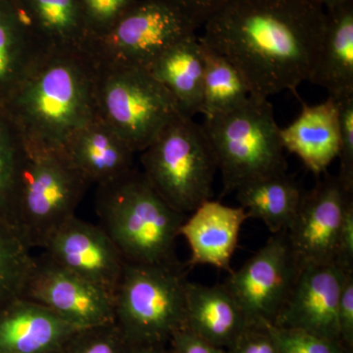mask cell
<instances>
[{"mask_svg":"<svg viewBox=\"0 0 353 353\" xmlns=\"http://www.w3.org/2000/svg\"><path fill=\"white\" fill-rule=\"evenodd\" d=\"M326 23L309 0H230L199 38L238 69L250 94L269 99L310 81Z\"/></svg>","mask_w":353,"mask_h":353,"instance_id":"obj_1","label":"cell"},{"mask_svg":"<svg viewBox=\"0 0 353 353\" xmlns=\"http://www.w3.org/2000/svg\"><path fill=\"white\" fill-rule=\"evenodd\" d=\"M97 72L87 55L50 53L26 77L2 111L27 141L63 148L97 114Z\"/></svg>","mask_w":353,"mask_h":353,"instance_id":"obj_2","label":"cell"},{"mask_svg":"<svg viewBox=\"0 0 353 353\" xmlns=\"http://www.w3.org/2000/svg\"><path fill=\"white\" fill-rule=\"evenodd\" d=\"M95 208L102 229L132 264L176 262L175 245L188 215L172 208L141 172L99 185Z\"/></svg>","mask_w":353,"mask_h":353,"instance_id":"obj_3","label":"cell"},{"mask_svg":"<svg viewBox=\"0 0 353 353\" xmlns=\"http://www.w3.org/2000/svg\"><path fill=\"white\" fill-rule=\"evenodd\" d=\"M201 125L214 152L225 192L287 173L281 128L268 99L250 95L240 108L204 118Z\"/></svg>","mask_w":353,"mask_h":353,"instance_id":"obj_4","label":"cell"},{"mask_svg":"<svg viewBox=\"0 0 353 353\" xmlns=\"http://www.w3.org/2000/svg\"><path fill=\"white\" fill-rule=\"evenodd\" d=\"M187 279L179 262H125L115 292V324L132 345L163 347L187 327Z\"/></svg>","mask_w":353,"mask_h":353,"instance_id":"obj_5","label":"cell"},{"mask_svg":"<svg viewBox=\"0 0 353 353\" xmlns=\"http://www.w3.org/2000/svg\"><path fill=\"white\" fill-rule=\"evenodd\" d=\"M24 159L16 208V230L30 248H43L73 218L90 183L63 148L23 139Z\"/></svg>","mask_w":353,"mask_h":353,"instance_id":"obj_6","label":"cell"},{"mask_svg":"<svg viewBox=\"0 0 353 353\" xmlns=\"http://www.w3.org/2000/svg\"><path fill=\"white\" fill-rule=\"evenodd\" d=\"M148 182L172 208L188 215L212 197L217 161L203 127L179 114L141 152Z\"/></svg>","mask_w":353,"mask_h":353,"instance_id":"obj_7","label":"cell"},{"mask_svg":"<svg viewBox=\"0 0 353 353\" xmlns=\"http://www.w3.org/2000/svg\"><path fill=\"white\" fill-rule=\"evenodd\" d=\"M97 69V68H95ZM97 114L141 152L179 114L170 92L145 69H97Z\"/></svg>","mask_w":353,"mask_h":353,"instance_id":"obj_8","label":"cell"},{"mask_svg":"<svg viewBox=\"0 0 353 353\" xmlns=\"http://www.w3.org/2000/svg\"><path fill=\"white\" fill-rule=\"evenodd\" d=\"M197 28L162 0H137L103 34L95 37L88 58L97 69H150L162 53Z\"/></svg>","mask_w":353,"mask_h":353,"instance_id":"obj_9","label":"cell"},{"mask_svg":"<svg viewBox=\"0 0 353 353\" xmlns=\"http://www.w3.org/2000/svg\"><path fill=\"white\" fill-rule=\"evenodd\" d=\"M301 265L285 231L273 234L225 285L250 324H273L289 296Z\"/></svg>","mask_w":353,"mask_h":353,"instance_id":"obj_10","label":"cell"},{"mask_svg":"<svg viewBox=\"0 0 353 353\" xmlns=\"http://www.w3.org/2000/svg\"><path fill=\"white\" fill-rule=\"evenodd\" d=\"M22 299L41 304L79 330L115 323L112 292L66 270L44 253L36 259Z\"/></svg>","mask_w":353,"mask_h":353,"instance_id":"obj_11","label":"cell"},{"mask_svg":"<svg viewBox=\"0 0 353 353\" xmlns=\"http://www.w3.org/2000/svg\"><path fill=\"white\" fill-rule=\"evenodd\" d=\"M350 201L352 192L336 176L327 175L310 192H303L296 217L285 230L301 266L336 261L339 234Z\"/></svg>","mask_w":353,"mask_h":353,"instance_id":"obj_12","label":"cell"},{"mask_svg":"<svg viewBox=\"0 0 353 353\" xmlns=\"http://www.w3.org/2000/svg\"><path fill=\"white\" fill-rule=\"evenodd\" d=\"M334 263L301 266L287 301L274 321V326L341 341L338 307L345 276Z\"/></svg>","mask_w":353,"mask_h":353,"instance_id":"obj_13","label":"cell"},{"mask_svg":"<svg viewBox=\"0 0 353 353\" xmlns=\"http://www.w3.org/2000/svg\"><path fill=\"white\" fill-rule=\"evenodd\" d=\"M44 254L79 277L115 292L125 260L99 225L74 216L51 236Z\"/></svg>","mask_w":353,"mask_h":353,"instance_id":"obj_14","label":"cell"},{"mask_svg":"<svg viewBox=\"0 0 353 353\" xmlns=\"http://www.w3.org/2000/svg\"><path fill=\"white\" fill-rule=\"evenodd\" d=\"M248 219L245 208L204 201L188 216L180 228L190 248V266L211 265L231 273L241 226Z\"/></svg>","mask_w":353,"mask_h":353,"instance_id":"obj_15","label":"cell"},{"mask_svg":"<svg viewBox=\"0 0 353 353\" xmlns=\"http://www.w3.org/2000/svg\"><path fill=\"white\" fill-rule=\"evenodd\" d=\"M63 150L77 171L97 187L134 169V152L99 114L74 132Z\"/></svg>","mask_w":353,"mask_h":353,"instance_id":"obj_16","label":"cell"},{"mask_svg":"<svg viewBox=\"0 0 353 353\" xmlns=\"http://www.w3.org/2000/svg\"><path fill=\"white\" fill-rule=\"evenodd\" d=\"M78 330L41 304L16 299L0 309V353H57Z\"/></svg>","mask_w":353,"mask_h":353,"instance_id":"obj_17","label":"cell"},{"mask_svg":"<svg viewBox=\"0 0 353 353\" xmlns=\"http://www.w3.org/2000/svg\"><path fill=\"white\" fill-rule=\"evenodd\" d=\"M301 113L289 126L281 128L285 150L296 155L315 176L326 173L338 158L340 146L339 102L328 97L316 105L303 103Z\"/></svg>","mask_w":353,"mask_h":353,"instance_id":"obj_18","label":"cell"},{"mask_svg":"<svg viewBox=\"0 0 353 353\" xmlns=\"http://www.w3.org/2000/svg\"><path fill=\"white\" fill-rule=\"evenodd\" d=\"M32 34L48 53L87 55L94 41L80 0H16Z\"/></svg>","mask_w":353,"mask_h":353,"instance_id":"obj_19","label":"cell"},{"mask_svg":"<svg viewBox=\"0 0 353 353\" xmlns=\"http://www.w3.org/2000/svg\"><path fill=\"white\" fill-rule=\"evenodd\" d=\"M187 328L211 345L228 350L250 324L226 285L187 283Z\"/></svg>","mask_w":353,"mask_h":353,"instance_id":"obj_20","label":"cell"},{"mask_svg":"<svg viewBox=\"0 0 353 353\" xmlns=\"http://www.w3.org/2000/svg\"><path fill=\"white\" fill-rule=\"evenodd\" d=\"M48 54L16 0H0V110Z\"/></svg>","mask_w":353,"mask_h":353,"instance_id":"obj_21","label":"cell"},{"mask_svg":"<svg viewBox=\"0 0 353 353\" xmlns=\"http://www.w3.org/2000/svg\"><path fill=\"white\" fill-rule=\"evenodd\" d=\"M309 83L336 101L353 95V2L327 12L326 29Z\"/></svg>","mask_w":353,"mask_h":353,"instance_id":"obj_22","label":"cell"},{"mask_svg":"<svg viewBox=\"0 0 353 353\" xmlns=\"http://www.w3.org/2000/svg\"><path fill=\"white\" fill-rule=\"evenodd\" d=\"M148 71L170 92L183 115L201 113L204 63L196 34L169 48Z\"/></svg>","mask_w":353,"mask_h":353,"instance_id":"obj_23","label":"cell"},{"mask_svg":"<svg viewBox=\"0 0 353 353\" xmlns=\"http://www.w3.org/2000/svg\"><path fill=\"white\" fill-rule=\"evenodd\" d=\"M236 194L248 218L261 220L272 234L288 230L303 196L299 185L287 173L246 183Z\"/></svg>","mask_w":353,"mask_h":353,"instance_id":"obj_24","label":"cell"},{"mask_svg":"<svg viewBox=\"0 0 353 353\" xmlns=\"http://www.w3.org/2000/svg\"><path fill=\"white\" fill-rule=\"evenodd\" d=\"M199 41L204 63L201 114L210 118L240 108L252 95L245 79L226 57L206 46L201 38Z\"/></svg>","mask_w":353,"mask_h":353,"instance_id":"obj_25","label":"cell"},{"mask_svg":"<svg viewBox=\"0 0 353 353\" xmlns=\"http://www.w3.org/2000/svg\"><path fill=\"white\" fill-rule=\"evenodd\" d=\"M23 159L22 137L6 114L0 110V220L15 230Z\"/></svg>","mask_w":353,"mask_h":353,"instance_id":"obj_26","label":"cell"},{"mask_svg":"<svg viewBox=\"0 0 353 353\" xmlns=\"http://www.w3.org/2000/svg\"><path fill=\"white\" fill-rule=\"evenodd\" d=\"M19 233L0 220V309L22 299L36 259Z\"/></svg>","mask_w":353,"mask_h":353,"instance_id":"obj_27","label":"cell"},{"mask_svg":"<svg viewBox=\"0 0 353 353\" xmlns=\"http://www.w3.org/2000/svg\"><path fill=\"white\" fill-rule=\"evenodd\" d=\"M132 345L115 323L76 331L57 353H131Z\"/></svg>","mask_w":353,"mask_h":353,"instance_id":"obj_28","label":"cell"},{"mask_svg":"<svg viewBox=\"0 0 353 353\" xmlns=\"http://www.w3.org/2000/svg\"><path fill=\"white\" fill-rule=\"evenodd\" d=\"M266 325L279 353H352L341 341L330 340L306 332Z\"/></svg>","mask_w":353,"mask_h":353,"instance_id":"obj_29","label":"cell"},{"mask_svg":"<svg viewBox=\"0 0 353 353\" xmlns=\"http://www.w3.org/2000/svg\"><path fill=\"white\" fill-rule=\"evenodd\" d=\"M340 146L338 158L340 172L338 176L343 187L353 192V95L340 99Z\"/></svg>","mask_w":353,"mask_h":353,"instance_id":"obj_30","label":"cell"},{"mask_svg":"<svg viewBox=\"0 0 353 353\" xmlns=\"http://www.w3.org/2000/svg\"><path fill=\"white\" fill-rule=\"evenodd\" d=\"M94 39L108 31L137 0H80Z\"/></svg>","mask_w":353,"mask_h":353,"instance_id":"obj_31","label":"cell"},{"mask_svg":"<svg viewBox=\"0 0 353 353\" xmlns=\"http://www.w3.org/2000/svg\"><path fill=\"white\" fill-rule=\"evenodd\" d=\"M228 353H279L277 345L265 324H252L227 350Z\"/></svg>","mask_w":353,"mask_h":353,"instance_id":"obj_32","label":"cell"},{"mask_svg":"<svg viewBox=\"0 0 353 353\" xmlns=\"http://www.w3.org/2000/svg\"><path fill=\"white\" fill-rule=\"evenodd\" d=\"M338 326L341 343L352 352L353 347V272L343 282L338 307Z\"/></svg>","mask_w":353,"mask_h":353,"instance_id":"obj_33","label":"cell"},{"mask_svg":"<svg viewBox=\"0 0 353 353\" xmlns=\"http://www.w3.org/2000/svg\"><path fill=\"white\" fill-rule=\"evenodd\" d=\"M179 9L197 29L230 0H162Z\"/></svg>","mask_w":353,"mask_h":353,"instance_id":"obj_34","label":"cell"},{"mask_svg":"<svg viewBox=\"0 0 353 353\" xmlns=\"http://www.w3.org/2000/svg\"><path fill=\"white\" fill-rule=\"evenodd\" d=\"M334 262L343 271L353 272V201H350L345 208Z\"/></svg>","mask_w":353,"mask_h":353,"instance_id":"obj_35","label":"cell"},{"mask_svg":"<svg viewBox=\"0 0 353 353\" xmlns=\"http://www.w3.org/2000/svg\"><path fill=\"white\" fill-rule=\"evenodd\" d=\"M173 353H228L227 350L211 345L187 327L176 332L170 341Z\"/></svg>","mask_w":353,"mask_h":353,"instance_id":"obj_36","label":"cell"},{"mask_svg":"<svg viewBox=\"0 0 353 353\" xmlns=\"http://www.w3.org/2000/svg\"><path fill=\"white\" fill-rule=\"evenodd\" d=\"M309 1L321 6L326 10V12H329V11L336 10L340 7L352 3L353 0H309Z\"/></svg>","mask_w":353,"mask_h":353,"instance_id":"obj_37","label":"cell"},{"mask_svg":"<svg viewBox=\"0 0 353 353\" xmlns=\"http://www.w3.org/2000/svg\"><path fill=\"white\" fill-rule=\"evenodd\" d=\"M163 347H155V345H132L131 353H162Z\"/></svg>","mask_w":353,"mask_h":353,"instance_id":"obj_38","label":"cell"},{"mask_svg":"<svg viewBox=\"0 0 353 353\" xmlns=\"http://www.w3.org/2000/svg\"><path fill=\"white\" fill-rule=\"evenodd\" d=\"M162 353H173V352H172L171 348H166V347H165L163 348V352H162Z\"/></svg>","mask_w":353,"mask_h":353,"instance_id":"obj_39","label":"cell"},{"mask_svg":"<svg viewBox=\"0 0 353 353\" xmlns=\"http://www.w3.org/2000/svg\"></svg>","mask_w":353,"mask_h":353,"instance_id":"obj_40","label":"cell"}]
</instances>
